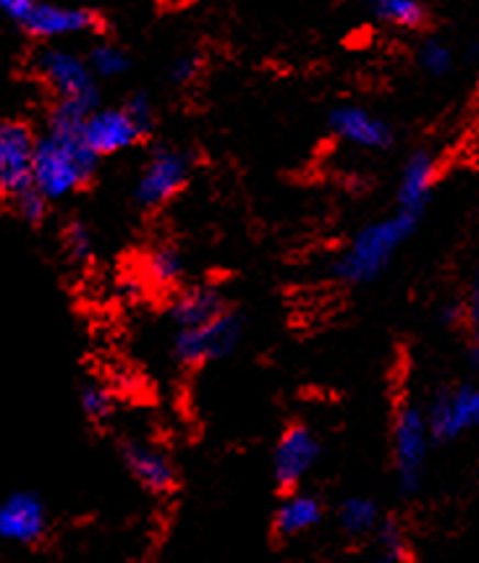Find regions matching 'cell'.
<instances>
[{"label": "cell", "instance_id": "1", "mask_svg": "<svg viewBox=\"0 0 479 563\" xmlns=\"http://www.w3.org/2000/svg\"><path fill=\"white\" fill-rule=\"evenodd\" d=\"M420 218L396 210L393 216L361 225L352 242L335 254L331 276L344 286H369L388 271L401 246L412 239Z\"/></svg>", "mask_w": 479, "mask_h": 563}, {"label": "cell", "instance_id": "2", "mask_svg": "<svg viewBox=\"0 0 479 563\" xmlns=\"http://www.w3.org/2000/svg\"><path fill=\"white\" fill-rule=\"evenodd\" d=\"M100 157L81 140V129H53L37 136L32 166V187L47 202L77 195L92 181Z\"/></svg>", "mask_w": 479, "mask_h": 563}, {"label": "cell", "instance_id": "3", "mask_svg": "<svg viewBox=\"0 0 479 563\" xmlns=\"http://www.w3.org/2000/svg\"><path fill=\"white\" fill-rule=\"evenodd\" d=\"M30 71L53 95V102H74L87 111L100 108V87L87 66V58L68 47H37L30 56Z\"/></svg>", "mask_w": 479, "mask_h": 563}, {"label": "cell", "instance_id": "4", "mask_svg": "<svg viewBox=\"0 0 479 563\" xmlns=\"http://www.w3.org/2000/svg\"><path fill=\"white\" fill-rule=\"evenodd\" d=\"M0 16L40 43L98 32L102 24L100 13L90 9L43 3V0H0Z\"/></svg>", "mask_w": 479, "mask_h": 563}, {"label": "cell", "instance_id": "5", "mask_svg": "<svg viewBox=\"0 0 479 563\" xmlns=\"http://www.w3.org/2000/svg\"><path fill=\"white\" fill-rule=\"evenodd\" d=\"M191 166L194 161L187 150L174 147V144H157L136 176L134 202L149 212L163 210L187 189Z\"/></svg>", "mask_w": 479, "mask_h": 563}, {"label": "cell", "instance_id": "6", "mask_svg": "<svg viewBox=\"0 0 479 563\" xmlns=\"http://www.w3.org/2000/svg\"><path fill=\"white\" fill-rule=\"evenodd\" d=\"M427 415L414 401L403 398L393 415V470L403 493H416L422 485L430 453Z\"/></svg>", "mask_w": 479, "mask_h": 563}, {"label": "cell", "instance_id": "7", "mask_svg": "<svg viewBox=\"0 0 479 563\" xmlns=\"http://www.w3.org/2000/svg\"><path fill=\"white\" fill-rule=\"evenodd\" d=\"M244 341V320L234 310L194 331H176L174 356L181 367L200 369L229 360Z\"/></svg>", "mask_w": 479, "mask_h": 563}, {"label": "cell", "instance_id": "8", "mask_svg": "<svg viewBox=\"0 0 479 563\" xmlns=\"http://www.w3.org/2000/svg\"><path fill=\"white\" fill-rule=\"evenodd\" d=\"M37 134L26 121H0V197L11 199L32 187Z\"/></svg>", "mask_w": 479, "mask_h": 563}, {"label": "cell", "instance_id": "9", "mask_svg": "<svg viewBox=\"0 0 479 563\" xmlns=\"http://www.w3.org/2000/svg\"><path fill=\"white\" fill-rule=\"evenodd\" d=\"M424 415L435 441H456L469 430H479V386L461 383V386L443 388L424 409Z\"/></svg>", "mask_w": 479, "mask_h": 563}, {"label": "cell", "instance_id": "10", "mask_svg": "<svg viewBox=\"0 0 479 563\" xmlns=\"http://www.w3.org/2000/svg\"><path fill=\"white\" fill-rule=\"evenodd\" d=\"M327 126H331L335 140L367 150V153H386L396 142L393 123L365 106H354V102L335 106L327 115Z\"/></svg>", "mask_w": 479, "mask_h": 563}, {"label": "cell", "instance_id": "11", "mask_svg": "<svg viewBox=\"0 0 479 563\" xmlns=\"http://www.w3.org/2000/svg\"><path fill=\"white\" fill-rule=\"evenodd\" d=\"M320 441L304 422H293L278 438L272 453V475L280 487H297L314 470L320 459Z\"/></svg>", "mask_w": 479, "mask_h": 563}, {"label": "cell", "instance_id": "12", "mask_svg": "<svg viewBox=\"0 0 479 563\" xmlns=\"http://www.w3.org/2000/svg\"><path fill=\"white\" fill-rule=\"evenodd\" d=\"M81 140L98 157L119 155L145 140V132L136 126L126 108H98L81 126Z\"/></svg>", "mask_w": 479, "mask_h": 563}, {"label": "cell", "instance_id": "13", "mask_svg": "<svg viewBox=\"0 0 479 563\" xmlns=\"http://www.w3.org/2000/svg\"><path fill=\"white\" fill-rule=\"evenodd\" d=\"M437 170H441V166H437L433 153H427V150H414L401 168L399 187H396V210L422 218L430 199H433Z\"/></svg>", "mask_w": 479, "mask_h": 563}, {"label": "cell", "instance_id": "14", "mask_svg": "<svg viewBox=\"0 0 479 563\" xmlns=\"http://www.w3.org/2000/svg\"><path fill=\"white\" fill-rule=\"evenodd\" d=\"M47 530L45 506L32 493H13L0 504V540L32 545Z\"/></svg>", "mask_w": 479, "mask_h": 563}, {"label": "cell", "instance_id": "15", "mask_svg": "<svg viewBox=\"0 0 479 563\" xmlns=\"http://www.w3.org/2000/svg\"><path fill=\"white\" fill-rule=\"evenodd\" d=\"M121 456L136 483L145 487V490L155 493V496H163V493H168L170 487L176 485L174 462H170L168 453L157 449V445L129 441L123 443Z\"/></svg>", "mask_w": 479, "mask_h": 563}, {"label": "cell", "instance_id": "16", "mask_svg": "<svg viewBox=\"0 0 479 563\" xmlns=\"http://www.w3.org/2000/svg\"><path fill=\"white\" fill-rule=\"evenodd\" d=\"M229 301L215 286H189L176 294L168 307V318L176 331H194V328L208 325L229 312Z\"/></svg>", "mask_w": 479, "mask_h": 563}, {"label": "cell", "instance_id": "17", "mask_svg": "<svg viewBox=\"0 0 479 563\" xmlns=\"http://www.w3.org/2000/svg\"><path fill=\"white\" fill-rule=\"evenodd\" d=\"M320 519H323V504L310 493H293L278 506L276 530L283 538H297V534L314 530Z\"/></svg>", "mask_w": 479, "mask_h": 563}, {"label": "cell", "instance_id": "18", "mask_svg": "<svg viewBox=\"0 0 479 563\" xmlns=\"http://www.w3.org/2000/svg\"><path fill=\"white\" fill-rule=\"evenodd\" d=\"M369 16L390 30H422L427 24V5L420 0H375L369 3Z\"/></svg>", "mask_w": 479, "mask_h": 563}, {"label": "cell", "instance_id": "19", "mask_svg": "<svg viewBox=\"0 0 479 563\" xmlns=\"http://www.w3.org/2000/svg\"><path fill=\"white\" fill-rule=\"evenodd\" d=\"M145 276L153 280L155 286L174 288L181 284L183 276H187V260H183L181 250H176V246L157 244L145 257Z\"/></svg>", "mask_w": 479, "mask_h": 563}, {"label": "cell", "instance_id": "20", "mask_svg": "<svg viewBox=\"0 0 479 563\" xmlns=\"http://www.w3.org/2000/svg\"><path fill=\"white\" fill-rule=\"evenodd\" d=\"M338 525L341 530L352 538H361V534L375 532L380 527V511L375 506V500L354 496L346 498L338 508Z\"/></svg>", "mask_w": 479, "mask_h": 563}, {"label": "cell", "instance_id": "21", "mask_svg": "<svg viewBox=\"0 0 479 563\" xmlns=\"http://www.w3.org/2000/svg\"><path fill=\"white\" fill-rule=\"evenodd\" d=\"M87 66L94 79H119L132 68V58L121 45L98 43L87 56Z\"/></svg>", "mask_w": 479, "mask_h": 563}, {"label": "cell", "instance_id": "22", "mask_svg": "<svg viewBox=\"0 0 479 563\" xmlns=\"http://www.w3.org/2000/svg\"><path fill=\"white\" fill-rule=\"evenodd\" d=\"M79 401H81V411L87 415V420L92 422H108L115 411V394L100 380L85 383Z\"/></svg>", "mask_w": 479, "mask_h": 563}, {"label": "cell", "instance_id": "23", "mask_svg": "<svg viewBox=\"0 0 479 563\" xmlns=\"http://www.w3.org/2000/svg\"><path fill=\"white\" fill-rule=\"evenodd\" d=\"M416 64L430 77H446L454 68V51L441 37H427L416 47Z\"/></svg>", "mask_w": 479, "mask_h": 563}, {"label": "cell", "instance_id": "24", "mask_svg": "<svg viewBox=\"0 0 479 563\" xmlns=\"http://www.w3.org/2000/svg\"><path fill=\"white\" fill-rule=\"evenodd\" d=\"M64 250L68 260L77 265H87L94 254V236L92 231L87 229V223L71 221L64 229Z\"/></svg>", "mask_w": 479, "mask_h": 563}, {"label": "cell", "instance_id": "25", "mask_svg": "<svg viewBox=\"0 0 479 563\" xmlns=\"http://www.w3.org/2000/svg\"><path fill=\"white\" fill-rule=\"evenodd\" d=\"M464 328L469 335V365L479 369V271L464 299Z\"/></svg>", "mask_w": 479, "mask_h": 563}, {"label": "cell", "instance_id": "26", "mask_svg": "<svg viewBox=\"0 0 479 563\" xmlns=\"http://www.w3.org/2000/svg\"><path fill=\"white\" fill-rule=\"evenodd\" d=\"M11 208H13V212H16L19 218H22L24 223L40 225L47 218L51 202H47V199L40 195L37 189L30 187V189H24L22 195H16V197L11 199Z\"/></svg>", "mask_w": 479, "mask_h": 563}, {"label": "cell", "instance_id": "27", "mask_svg": "<svg viewBox=\"0 0 479 563\" xmlns=\"http://www.w3.org/2000/svg\"><path fill=\"white\" fill-rule=\"evenodd\" d=\"M202 68H204V58L200 51H183L168 64V79L179 87L191 85V81L200 79Z\"/></svg>", "mask_w": 479, "mask_h": 563}, {"label": "cell", "instance_id": "28", "mask_svg": "<svg viewBox=\"0 0 479 563\" xmlns=\"http://www.w3.org/2000/svg\"><path fill=\"white\" fill-rule=\"evenodd\" d=\"M123 108H126L129 115H132L136 126H140L142 132H145V136L153 132V126H155V106H153V100H149L147 92H134L132 98L126 100V106H123Z\"/></svg>", "mask_w": 479, "mask_h": 563}, {"label": "cell", "instance_id": "29", "mask_svg": "<svg viewBox=\"0 0 479 563\" xmlns=\"http://www.w3.org/2000/svg\"><path fill=\"white\" fill-rule=\"evenodd\" d=\"M441 322L448 328H464V301H448V305H443Z\"/></svg>", "mask_w": 479, "mask_h": 563}, {"label": "cell", "instance_id": "30", "mask_svg": "<svg viewBox=\"0 0 479 563\" xmlns=\"http://www.w3.org/2000/svg\"><path fill=\"white\" fill-rule=\"evenodd\" d=\"M375 563H414V561L409 559L406 551H380L378 561Z\"/></svg>", "mask_w": 479, "mask_h": 563}, {"label": "cell", "instance_id": "31", "mask_svg": "<svg viewBox=\"0 0 479 563\" xmlns=\"http://www.w3.org/2000/svg\"><path fill=\"white\" fill-rule=\"evenodd\" d=\"M477 56H479V43H477Z\"/></svg>", "mask_w": 479, "mask_h": 563}]
</instances>
